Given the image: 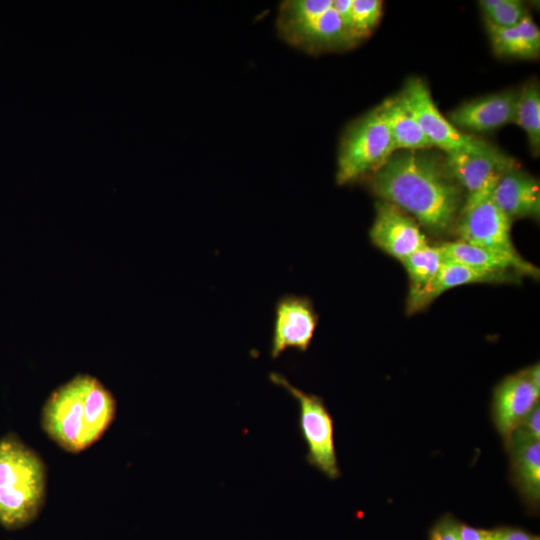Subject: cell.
I'll list each match as a JSON object with an SVG mask.
<instances>
[{
  "label": "cell",
  "mask_w": 540,
  "mask_h": 540,
  "mask_svg": "<svg viewBox=\"0 0 540 540\" xmlns=\"http://www.w3.org/2000/svg\"><path fill=\"white\" fill-rule=\"evenodd\" d=\"M370 188L437 235L454 226L463 205L462 188L444 158L422 150L393 154L373 172Z\"/></svg>",
  "instance_id": "6da1fadb"
},
{
  "label": "cell",
  "mask_w": 540,
  "mask_h": 540,
  "mask_svg": "<svg viewBox=\"0 0 540 540\" xmlns=\"http://www.w3.org/2000/svg\"><path fill=\"white\" fill-rule=\"evenodd\" d=\"M116 411L114 395L98 378L77 374L51 392L42 408L41 426L60 448L79 453L105 434Z\"/></svg>",
  "instance_id": "7a4b0ae2"
},
{
  "label": "cell",
  "mask_w": 540,
  "mask_h": 540,
  "mask_svg": "<svg viewBox=\"0 0 540 540\" xmlns=\"http://www.w3.org/2000/svg\"><path fill=\"white\" fill-rule=\"evenodd\" d=\"M47 495V467L17 435L0 438V525L20 528L42 510Z\"/></svg>",
  "instance_id": "3957f363"
},
{
  "label": "cell",
  "mask_w": 540,
  "mask_h": 540,
  "mask_svg": "<svg viewBox=\"0 0 540 540\" xmlns=\"http://www.w3.org/2000/svg\"><path fill=\"white\" fill-rule=\"evenodd\" d=\"M395 150L380 106L353 121L343 133L337 157L336 182L346 185L379 169Z\"/></svg>",
  "instance_id": "277c9868"
},
{
  "label": "cell",
  "mask_w": 540,
  "mask_h": 540,
  "mask_svg": "<svg viewBox=\"0 0 540 540\" xmlns=\"http://www.w3.org/2000/svg\"><path fill=\"white\" fill-rule=\"evenodd\" d=\"M270 381L285 389L299 404V429L307 445L306 460L329 479L340 476L334 443L333 419L323 401L315 394L293 386L283 375L272 372Z\"/></svg>",
  "instance_id": "5b68a950"
},
{
  "label": "cell",
  "mask_w": 540,
  "mask_h": 540,
  "mask_svg": "<svg viewBox=\"0 0 540 540\" xmlns=\"http://www.w3.org/2000/svg\"><path fill=\"white\" fill-rule=\"evenodd\" d=\"M402 105L417 121L432 144L446 154L455 152L476 153L486 150L490 144L465 134L454 127L435 105L429 88L420 78H410L397 96Z\"/></svg>",
  "instance_id": "8992f818"
},
{
  "label": "cell",
  "mask_w": 540,
  "mask_h": 540,
  "mask_svg": "<svg viewBox=\"0 0 540 540\" xmlns=\"http://www.w3.org/2000/svg\"><path fill=\"white\" fill-rule=\"evenodd\" d=\"M494 186L467 196L458 217L459 240L476 246L520 255L512 241V221L491 198Z\"/></svg>",
  "instance_id": "52a82bcc"
},
{
  "label": "cell",
  "mask_w": 540,
  "mask_h": 540,
  "mask_svg": "<svg viewBox=\"0 0 540 540\" xmlns=\"http://www.w3.org/2000/svg\"><path fill=\"white\" fill-rule=\"evenodd\" d=\"M319 315L307 296L286 294L275 305L270 355L278 358L289 349L306 352L311 346Z\"/></svg>",
  "instance_id": "ba28073f"
},
{
  "label": "cell",
  "mask_w": 540,
  "mask_h": 540,
  "mask_svg": "<svg viewBox=\"0 0 540 540\" xmlns=\"http://www.w3.org/2000/svg\"><path fill=\"white\" fill-rule=\"evenodd\" d=\"M369 236L376 247L399 261L428 244L413 217L383 200L377 204Z\"/></svg>",
  "instance_id": "9c48e42d"
},
{
  "label": "cell",
  "mask_w": 540,
  "mask_h": 540,
  "mask_svg": "<svg viewBox=\"0 0 540 540\" xmlns=\"http://www.w3.org/2000/svg\"><path fill=\"white\" fill-rule=\"evenodd\" d=\"M540 390L530 381L526 369L505 377L495 388L492 400V419L508 442L514 430L539 404Z\"/></svg>",
  "instance_id": "30bf717a"
},
{
  "label": "cell",
  "mask_w": 540,
  "mask_h": 540,
  "mask_svg": "<svg viewBox=\"0 0 540 540\" xmlns=\"http://www.w3.org/2000/svg\"><path fill=\"white\" fill-rule=\"evenodd\" d=\"M444 162L450 175L468 195L494 186L507 170L516 167L513 159L492 145L476 153L446 154Z\"/></svg>",
  "instance_id": "8fae6325"
},
{
  "label": "cell",
  "mask_w": 540,
  "mask_h": 540,
  "mask_svg": "<svg viewBox=\"0 0 540 540\" xmlns=\"http://www.w3.org/2000/svg\"><path fill=\"white\" fill-rule=\"evenodd\" d=\"M518 92L507 90L467 101L449 115L458 130L489 132L514 123Z\"/></svg>",
  "instance_id": "7c38bea8"
},
{
  "label": "cell",
  "mask_w": 540,
  "mask_h": 540,
  "mask_svg": "<svg viewBox=\"0 0 540 540\" xmlns=\"http://www.w3.org/2000/svg\"><path fill=\"white\" fill-rule=\"evenodd\" d=\"M521 277L516 274L486 272L454 262L444 261L435 277L420 290L409 292L407 312H418L445 291L474 283H503Z\"/></svg>",
  "instance_id": "4fadbf2b"
},
{
  "label": "cell",
  "mask_w": 540,
  "mask_h": 540,
  "mask_svg": "<svg viewBox=\"0 0 540 540\" xmlns=\"http://www.w3.org/2000/svg\"><path fill=\"white\" fill-rule=\"evenodd\" d=\"M444 261L454 262L474 269L492 272L538 277L539 270L521 255L503 252L466 243L449 241L440 245Z\"/></svg>",
  "instance_id": "5bb4252c"
},
{
  "label": "cell",
  "mask_w": 540,
  "mask_h": 540,
  "mask_svg": "<svg viewBox=\"0 0 540 540\" xmlns=\"http://www.w3.org/2000/svg\"><path fill=\"white\" fill-rule=\"evenodd\" d=\"M511 477L525 503L536 509L540 500V440L515 429L505 445Z\"/></svg>",
  "instance_id": "9a60e30c"
},
{
  "label": "cell",
  "mask_w": 540,
  "mask_h": 540,
  "mask_svg": "<svg viewBox=\"0 0 540 540\" xmlns=\"http://www.w3.org/2000/svg\"><path fill=\"white\" fill-rule=\"evenodd\" d=\"M491 198L511 221L517 218L539 217V183L516 167L507 170L498 179L491 191Z\"/></svg>",
  "instance_id": "2e32d148"
},
{
  "label": "cell",
  "mask_w": 540,
  "mask_h": 540,
  "mask_svg": "<svg viewBox=\"0 0 540 540\" xmlns=\"http://www.w3.org/2000/svg\"><path fill=\"white\" fill-rule=\"evenodd\" d=\"M279 35L290 45L309 53L349 48L358 42L332 7L321 17Z\"/></svg>",
  "instance_id": "e0dca14e"
},
{
  "label": "cell",
  "mask_w": 540,
  "mask_h": 540,
  "mask_svg": "<svg viewBox=\"0 0 540 540\" xmlns=\"http://www.w3.org/2000/svg\"><path fill=\"white\" fill-rule=\"evenodd\" d=\"M494 52L499 56L535 58L540 51V31L527 14L517 25L500 28L487 23Z\"/></svg>",
  "instance_id": "ac0fdd59"
},
{
  "label": "cell",
  "mask_w": 540,
  "mask_h": 540,
  "mask_svg": "<svg viewBox=\"0 0 540 540\" xmlns=\"http://www.w3.org/2000/svg\"><path fill=\"white\" fill-rule=\"evenodd\" d=\"M379 106L388 124L395 151H420L433 147L398 97L387 99Z\"/></svg>",
  "instance_id": "d6986e66"
},
{
  "label": "cell",
  "mask_w": 540,
  "mask_h": 540,
  "mask_svg": "<svg viewBox=\"0 0 540 540\" xmlns=\"http://www.w3.org/2000/svg\"><path fill=\"white\" fill-rule=\"evenodd\" d=\"M514 123L525 133L529 146L538 155L540 149V91L537 83H527L518 92Z\"/></svg>",
  "instance_id": "ffe728a7"
},
{
  "label": "cell",
  "mask_w": 540,
  "mask_h": 540,
  "mask_svg": "<svg viewBox=\"0 0 540 540\" xmlns=\"http://www.w3.org/2000/svg\"><path fill=\"white\" fill-rule=\"evenodd\" d=\"M401 262L409 277V292H414L426 286L435 277L444 258L440 245L426 244Z\"/></svg>",
  "instance_id": "44dd1931"
},
{
  "label": "cell",
  "mask_w": 540,
  "mask_h": 540,
  "mask_svg": "<svg viewBox=\"0 0 540 540\" xmlns=\"http://www.w3.org/2000/svg\"><path fill=\"white\" fill-rule=\"evenodd\" d=\"M332 0H286L281 2L277 17L279 34L305 25L327 12Z\"/></svg>",
  "instance_id": "7402d4cb"
},
{
  "label": "cell",
  "mask_w": 540,
  "mask_h": 540,
  "mask_svg": "<svg viewBox=\"0 0 540 540\" xmlns=\"http://www.w3.org/2000/svg\"><path fill=\"white\" fill-rule=\"evenodd\" d=\"M486 16V23L500 28L517 25L528 13L519 0H482L479 2Z\"/></svg>",
  "instance_id": "603a6c76"
},
{
  "label": "cell",
  "mask_w": 540,
  "mask_h": 540,
  "mask_svg": "<svg viewBox=\"0 0 540 540\" xmlns=\"http://www.w3.org/2000/svg\"><path fill=\"white\" fill-rule=\"evenodd\" d=\"M380 0H352V26L358 40L377 24L382 13Z\"/></svg>",
  "instance_id": "cb8c5ba5"
},
{
  "label": "cell",
  "mask_w": 540,
  "mask_h": 540,
  "mask_svg": "<svg viewBox=\"0 0 540 540\" xmlns=\"http://www.w3.org/2000/svg\"><path fill=\"white\" fill-rule=\"evenodd\" d=\"M460 524L451 515H445L431 529L430 540H461Z\"/></svg>",
  "instance_id": "d4e9b609"
},
{
  "label": "cell",
  "mask_w": 540,
  "mask_h": 540,
  "mask_svg": "<svg viewBox=\"0 0 540 540\" xmlns=\"http://www.w3.org/2000/svg\"><path fill=\"white\" fill-rule=\"evenodd\" d=\"M490 540H540V538L518 528L498 527L490 530Z\"/></svg>",
  "instance_id": "484cf974"
},
{
  "label": "cell",
  "mask_w": 540,
  "mask_h": 540,
  "mask_svg": "<svg viewBox=\"0 0 540 540\" xmlns=\"http://www.w3.org/2000/svg\"><path fill=\"white\" fill-rule=\"evenodd\" d=\"M523 433L540 440V407L539 404L524 418L516 428Z\"/></svg>",
  "instance_id": "4316f807"
},
{
  "label": "cell",
  "mask_w": 540,
  "mask_h": 540,
  "mask_svg": "<svg viewBox=\"0 0 540 540\" xmlns=\"http://www.w3.org/2000/svg\"><path fill=\"white\" fill-rule=\"evenodd\" d=\"M335 10L346 29L358 40L352 26V0H332Z\"/></svg>",
  "instance_id": "83f0119b"
},
{
  "label": "cell",
  "mask_w": 540,
  "mask_h": 540,
  "mask_svg": "<svg viewBox=\"0 0 540 540\" xmlns=\"http://www.w3.org/2000/svg\"><path fill=\"white\" fill-rule=\"evenodd\" d=\"M460 538L461 540H490V530L479 529L461 523Z\"/></svg>",
  "instance_id": "f1b7e54d"
},
{
  "label": "cell",
  "mask_w": 540,
  "mask_h": 540,
  "mask_svg": "<svg viewBox=\"0 0 540 540\" xmlns=\"http://www.w3.org/2000/svg\"><path fill=\"white\" fill-rule=\"evenodd\" d=\"M527 375L531 383L540 390V366L539 363L534 364L526 368Z\"/></svg>",
  "instance_id": "f546056e"
}]
</instances>
